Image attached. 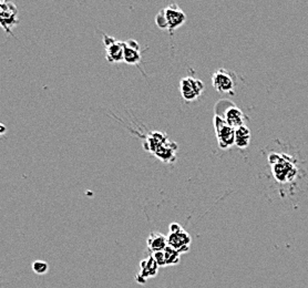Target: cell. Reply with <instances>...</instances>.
<instances>
[{
	"label": "cell",
	"instance_id": "cell-1",
	"mask_svg": "<svg viewBox=\"0 0 308 288\" xmlns=\"http://www.w3.org/2000/svg\"><path fill=\"white\" fill-rule=\"evenodd\" d=\"M186 15L177 4H171L159 11L155 17V23L160 29L167 30L173 36L174 31L186 22Z\"/></svg>",
	"mask_w": 308,
	"mask_h": 288
},
{
	"label": "cell",
	"instance_id": "cell-2",
	"mask_svg": "<svg viewBox=\"0 0 308 288\" xmlns=\"http://www.w3.org/2000/svg\"><path fill=\"white\" fill-rule=\"evenodd\" d=\"M237 78L233 71L226 69H217L212 76V84L219 93L235 95Z\"/></svg>",
	"mask_w": 308,
	"mask_h": 288
},
{
	"label": "cell",
	"instance_id": "cell-4",
	"mask_svg": "<svg viewBox=\"0 0 308 288\" xmlns=\"http://www.w3.org/2000/svg\"><path fill=\"white\" fill-rule=\"evenodd\" d=\"M18 7L11 2H0V23L3 29L10 36H14L12 29L19 23Z\"/></svg>",
	"mask_w": 308,
	"mask_h": 288
},
{
	"label": "cell",
	"instance_id": "cell-15",
	"mask_svg": "<svg viewBox=\"0 0 308 288\" xmlns=\"http://www.w3.org/2000/svg\"><path fill=\"white\" fill-rule=\"evenodd\" d=\"M250 142V130L247 125L235 130V146L240 149H246Z\"/></svg>",
	"mask_w": 308,
	"mask_h": 288
},
{
	"label": "cell",
	"instance_id": "cell-19",
	"mask_svg": "<svg viewBox=\"0 0 308 288\" xmlns=\"http://www.w3.org/2000/svg\"><path fill=\"white\" fill-rule=\"evenodd\" d=\"M170 233H172V234H175V233H180V232H182L183 231L184 228L181 226V225L179 224V223H177V222H173V223H171L170 224Z\"/></svg>",
	"mask_w": 308,
	"mask_h": 288
},
{
	"label": "cell",
	"instance_id": "cell-13",
	"mask_svg": "<svg viewBox=\"0 0 308 288\" xmlns=\"http://www.w3.org/2000/svg\"><path fill=\"white\" fill-rule=\"evenodd\" d=\"M148 248L151 253H156V252H162L164 250L167 246V236L163 235L158 232H152L148 237Z\"/></svg>",
	"mask_w": 308,
	"mask_h": 288
},
{
	"label": "cell",
	"instance_id": "cell-3",
	"mask_svg": "<svg viewBox=\"0 0 308 288\" xmlns=\"http://www.w3.org/2000/svg\"><path fill=\"white\" fill-rule=\"evenodd\" d=\"M268 159L273 166V173L276 180L279 182H288L294 179L296 170L290 160H286L285 156H279L276 153L269 155Z\"/></svg>",
	"mask_w": 308,
	"mask_h": 288
},
{
	"label": "cell",
	"instance_id": "cell-14",
	"mask_svg": "<svg viewBox=\"0 0 308 288\" xmlns=\"http://www.w3.org/2000/svg\"><path fill=\"white\" fill-rule=\"evenodd\" d=\"M160 266L158 265V263L155 262L153 258V256L151 255L148 258L143 260L140 262V273L139 275L143 278H146L147 280L151 277H155L158 275Z\"/></svg>",
	"mask_w": 308,
	"mask_h": 288
},
{
	"label": "cell",
	"instance_id": "cell-20",
	"mask_svg": "<svg viewBox=\"0 0 308 288\" xmlns=\"http://www.w3.org/2000/svg\"><path fill=\"white\" fill-rule=\"evenodd\" d=\"M0 127H2V134H4L5 133V125L4 124H0Z\"/></svg>",
	"mask_w": 308,
	"mask_h": 288
},
{
	"label": "cell",
	"instance_id": "cell-18",
	"mask_svg": "<svg viewBox=\"0 0 308 288\" xmlns=\"http://www.w3.org/2000/svg\"><path fill=\"white\" fill-rule=\"evenodd\" d=\"M152 256H153V258L155 260V262L158 263V265H159L160 267H165V266H166V264H165V258H164V253H163V250H162V252L153 253Z\"/></svg>",
	"mask_w": 308,
	"mask_h": 288
},
{
	"label": "cell",
	"instance_id": "cell-9",
	"mask_svg": "<svg viewBox=\"0 0 308 288\" xmlns=\"http://www.w3.org/2000/svg\"><path fill=\"white\" fill-rule=\"evenodd\" d=\"M167 243L170 247L174 248L180 254H185L190 250L192 237L185 229H183L180 233H170L167 236Z\"/></svg>",
	"mask_w": 308,
	"mask_h": 288
},
{
	"label": "cell",
	"instance_id": "cell-11",
	"mask_svg": "<svg viewBox=\"0 0 308 288\" xmlns=\"http://www.w3.org/2000/svg\"><path fill=\"white\" fill-rule=\"evenodd\" d=\"M167 141L169 136L165 133L154 131V132H150V134L147 135L146 141L143 142V148L146 149L148 152L154 154L161 147L164 146Z\"/></svg>",
	"mask_w": 308,
	"mask_h": 288
},
{
	"label": "cell",
	"instance_id": "cell-17",
	"mask_svg": "<svg viewBox=\"0 0 308 288\" xmlns=\"http://www.w3.org/2000/svg\"><path fill=\"white\" fill-rule=\"evenodd\" d=\"M33 271L37 275H45L49 271V265L47 262L36 261L33 263Z\"/></svg>",
	"mask_w": 308,
	"mask_h": 288
},
{
	"label": "cell",
	"instance_id": "cell-7",
	"mask_svg": "<svg viewBox=\"0 0 308 288\" xmlns=\"http://www.w3.org/2000/svg\"><path fill=\"white\" fill-rule=\"evenodd\" d=\"M105 49V59L110 64H120L124 60V42L117 40L115 37L102 34Z\"/></svg>",
	"mask_w": 308,
	"mask_h": 288
},
{
	"label": "cell",
	"instance_id": "cell-12",
	"mask_svg": "<svg viewBox=\"0 0 308 288\" xmlns=\"http://www.w3.org/2000/svg\"><path fill=\"white\" fill-rule=\"evenodd\" d=\"M178 149L179 148L177 143L169 140L164 146L161 147L158 151L154 153V155L162 162H164V163H173L175 159H177Z\"/></svg>",
	"mask_w": 308,
	"mask_h": 288
},
{
	"label": "cell",
	"instance_id": "cell-8",
	"mask_svg": "<svg viewBox=\"0 0 308 288\" xmlns=\"http://www.w3.org/2000/svg\"><path fill=\"white\" fill-rule=\"evenodd\" d=\"M218 117H221L223 120L230 125V127L235 130L243 127V125H246V122L248 121L247 117L243 113V111L241 109H238L233 103H229L228 108H226L223 113Z\"/></svg>",
	"mask_w": 308,
	"mask_h": 288
},
{
	"label": "cell",
	"instance_id": "cell-10",
	"mask_svg": "<svg viewBox=\"0 0 308 288\" xmlns=\"http://www.w3.org/2000/svg\"><path fill=\"white\" fill-rule=\"evenodd\" d=\"M125 64L139 66L142 61L140 45L133 39L124 42V60Z\"/></svg>",
	"mask_w": 308,
	"mask_h": 288
},
{
	"label": "cell",
	"instance_id": "cell-6",
	"mask_svg": "<svg viewBox=\"0 0 308 288\" xmlns=\"http://www.w3.org/2000/svg\"><path fill=\"white\" fill-rule=\"evenodd\" d=\"M204 83L200 79L193 78L191 76L181 79L180 81V91L182 98L185 101H195L204 92Z\"/></svg>",
	"mask_w": 308,
	"mask_h": 288
},
{
	"label": "cell",
	"instance_id": "cell-16",
	"mask_svg": "<svg viewBox=\"0 0 308 288\" xmlns=\"http://www.w3.org/2000/svg\"><path fill=\"white\" fill-rule=\"evenodd\" d=\"M163 253H164V258H165L166 266L178 265L180 263L181 254L179 252H177V250H175L174 248L167 246L164 250H163Z\"/></svg>",
	"mask_w": 308,
	"mask_h": 288
},
{
	"label": "cell",
	"instance_id": "cell-5",
	"mask_svg": "<svg viewBox=\"0 0 308 288\" xmlns=\"http://www.w3.org/2000/svg\"><path fill=\"white\" fill-rule=\"evenodd\" d=\"M214 129L218 147L226 150L235 144V129L226 123L221 117L214 116Z\"/></svg>",
	"mask_w": 308,
	"mask_h": 288
}]
</instances>
